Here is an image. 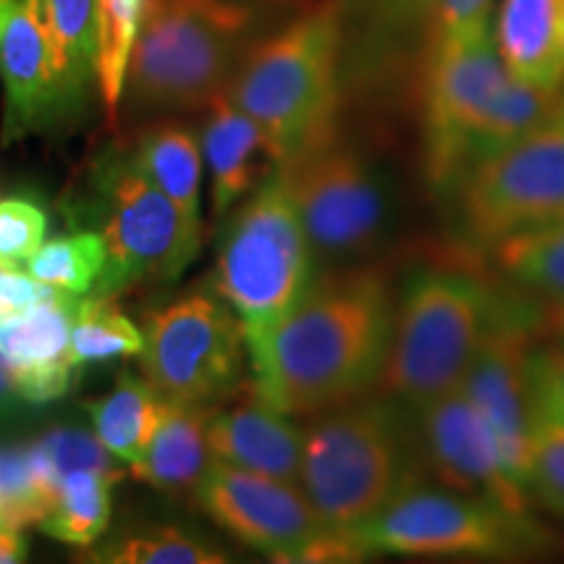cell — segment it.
<instances>
[{
    "mask_svg": "<svg viewBox=\"0 0 564 564\" xmlns=\"http://www.w3.org/2000/svg\"><path fill=\"white\" fill-rule=\"evenodd\" d=\"M131 158L160 192H165L192 220H199L204 158L194 131L178 121L147 126Z\"/></svg>",
    "mask_w": 564,
    "mask_h": 564,
    "instance_id": "7402d4cb",
    "label": "cell"
},
{
    "mask_svg": "<svg viewBox=\"0 0 564 564\" xmlns=\"http://www.w3.org/2000/svg\"><path fill=\"white\" fill-rule=\"evenodd\" d=\"M51 285H42L30 272L19 270L17 262L0 257V324L30 312L34 303L45 299Z\"/></svg>",
    "mask_w": 564,
    "mask_h": 564,
    "instance_id": "d590c367",
    "label": "cell"
},
{
    "mask_svg": "<svg viewBox=\"0 0 564 564\" xmlns=\"http://www.w3.org/2000/svg\"><path fill=\"white\" fill-rule=\"evenodd\" d=\"M91 562L108 564H220L225 554L183 528L160 525L110 541L97 549Z\"/></svg>",
    "mask_w": 564,
    "mask_h": 564,
    "instance_id": "4dcf8cb0",
    "label": "cell"
},
{
    "mask_svg": "<svg viewBox=\"0 0 564 564\" xmlns=\"http://www.w3.org/2000/svg\"><path fill=\"white\" fill-rule=\"evenodd\" d=\"M215 405L175 403L162 398V415L150 447L131 465L133 478L167 497H194L215 465L209 421Z\"/></svg>",
    "mask_w": 564,
    "mask_h": 564,
    "instance_id": "d6986e66",
    "label": "cell"
},
{
    "mask_svg": "<svg viewBox=\"0 0 564 564\" xmlns=\"http://www.w3.org/2000/svg\"><path fill=\"white\" fill-rule=\"evenodd\" d=\"M76 366L70 358H61V361L24 366L11 373L13 384L26 405H47L61 400L68 392L70 379H74Z\"/></svg>",
    "mask_w": 564,
    "mask_h": 564,
    "instance_id": "e575fe53",
    "label": "cell"
},
{
    "mask_svg": "<svg viewBox=\"0 0 564 564\" xmlns=\"http://www.w3.org/2000/svg\"><path fill=\"white\" fill-rule=\"evenodd\" d=\"M405 6H423V3H434V0H403Z\"/></svg>",
    "mask_w": 564,
    "mask_h": 564,
    "instance_id": "b9f144b4",
    "label": "cell"
},
{
    "mask_svg": "<svg viewBox=\"0 0 564 564\" xmlns=\"http://www.w3.org/2000/svg\"><path fill=\"white\" fill-rule=\"evenodd\" d=\"M510 76L491 17L434 40L423 108L426 178L434 192H453L463 178L470 141Z\"/></svg>",
    "mask_w": 564,
    "mask_h": 564,
    "instance_id": "7c38bea8",
    "label": "cell"
},
{
    "mask_svg": "<svg viewBox=\"0 0 564 564\" xmlns=\"http://www.w3.org/2000/svg\"><path fill=\"white\" fill-rule=\"evenodd\" d=\"M552 324H554V329H556V333H560V337L564 340V306H556V312L552 316Z\"/></svg>",
    "mask_w": 564,
    "mask_h": 564,
    "instance_id": "60d3db41",
    "label": "cell"
},
{
    "mask_svg": "<svg viewBox=\"0 0 564 564\" xmlns=\"http://www.w3.org/2000/svg\"><path fill=\"white\" fill-rule=\"evenodd\" d=\"M246 352L241 319L207 288L147 316L141 373L160 398L215 405L241 387Z\"/></svg>",
    "mask_w": 564,
    "mask_h": 564,
    "instance_id": "8fae6325",
    "label": "cell"
},
{
    "mask_svg": "<svg viewBox=\"0 0 564 564\" xmlns=\"http://www.w3.org/2000/svg\"><path fill=\"white\" fill-rule=\"evenodd\" d=\"M108 267V246L95 228L55 236L34 251L26 272L42 285L70 295H87L97 288Z\"/></svg>",
    "mask_w": 564,
    "mask_h": 564,
    "instance_id": "f546056e",
    "label": "cell"
},
{
    "mask_svg": "<svg viewBox=\"0 0 564 564\" xmlns=\"http://www.w3.org/2000/svg\"><path fill=\"white\" fill-rule=\"evenodd\" d=\"M316 278V259L280 167L223 225L212 291L243 324L246 343L270 333Z\"/></svg>",
    "mask_w": 564,
    "mask_h": 564,
    "instance_id": "8992f818",
    "label": "cell"
},
{
    "mask_svg": "<svg viewBox=\"0 0 564 564\" xmlns=\"http://www.w3.org/2000/svg\"><path fill=\"white\" fill-rule=\"evenodd\" d=\"M204 110L202 152L212 178V217L223 220L278 165L267 150L262 129L230 100L228 91Z\"/></svg>",
    "mask_w": 564,
    "mask_h": 564,
    "instance_id": "ac0fdd59",
    "label": "cell"
},
{
    "mask_svg": "<svg viewBox=\"0 0 564 564\" xmlns=\"http://www.w3.org/2000/svg\"><path fill=\"white\" fill-rule=\"evenodd\" d=\"M19 0H0V37H3L6 26H9V21L13 17V11H17Z\"/></svg>",
    "mask_w": 564,
    "mask_h": 564,
    "instance_id": "ab89813d",
    "label": "cell"
},
{
    "mask_svg": "<svg viewBox=\"0 0 564 564\" xmlns=\"http://www.w3.org/2000/svg\"><path fill=\"white\" fill-rule=\"evenodd\" d=\"M26 560V539L17 528L0 525V564H13Z\"/></svg>",
    "mask_w": 564,
    "mask_h": 564,
    "instance_id": "f35d334b",
    "label": "cell"
},
{
    "mask_svg": "<svg viewBox=\"0 0 564 564\" xmlns=\"http://www.w3.org/2000/svg\"><path fill=\"white\" fill-rule=\"evenodd\" d=\"M110 478L95 470H74L63 476L55 502L42 520V533L70 546H91L108 531L112 499Z\"/></svg>",
    "mask_w": 564,
    "mask_h": 564,
    "instance_id": "f1b7e54d",
    "label": "cell"
},
{
    "mask_svg": "<svg viewBox=\"0 0 564 564\" xmlns=\"http://www.w3.org/2000/svg\"><path fill=\"white\" fill-rule=\"evenodd\" d=\"M535 408L564 421V340L531 348L528 358Z\"/></svg>",
    "mask_w": 564,
    "mask_h": 564,
    "instance_id": "836d02e7",
    "label": "cell"
},
{
    "mask_svg": "<svg viewBox=\"0 0 564 564\" xmlns=\"http://www.w3.org/2000/svg\"><path fill=\"white\" fill-rule=\"evenodd\" d=\"M278 167L291 186L316 267H352L382 246L392 196L361 150L333 133Z\"/></svg>",
    "mask_w": 564,
    "mask_h": 564,
    "instance_id": "ba28073f",
    "label": "cell"
},
{
    "mask_svg": "<svg viewBox=\"0 0 564 564\" xmlns=\"http://www.w3.org/2000/svg\"><path fill=\"white\" fill-rule=\"evenodd\" d=\"M3 82V144L26 133L47 131L74 116L82 97L55 66L51 42L32 0H19L0 37Z\"/></svg>",
    "mask_w": 564,
    "mask_h": 564,
    "instance_id": "2e32d148",
    "label": "cell"
},
{
    "mask_svg": "<svg viewBox=\"0 0 564 564\" xmlns=\"http://www.w3.org/2000/svg\"><path fill=\"white\" fill-rule=\"evenodd\" d=\"M533 322L535 316L525 306L510 301L460 384L484 415L510 476L525 491L531 481L533 426L539 413L528 369Z\"/></svg>",
    "mask_w": 564,
    "mask_h": 564,
    "instance_id": "5bb4252c",
    "label": "cell"
},
{
    "mask_svg": "<svg viewBox=\"0 0 564 564\" xmlns=\"http://www.w3.org/2000/svg\"><path fill=\"white\" fill-rule=\"evenodd\" d=\"M257 17L238 0H147L126 91L133 108L199 110L228 91Z\"/></svg>",
    "mask_w": 564,
    "mask_h": 564,
    "instance_id": "5b68a950",
    "label": "cell"
},
{
    "mask_svg": "<svg viewBox=\"0 0 564 564\" xmlns=\"http://www.w3.org/2000/svg\"><path fill=\"white\" fill-rule=\"evenodd\" d=\"M91 429L118 460L133 465L150 447L162 415V398L147 379L129 369L118 373L116 384L102 398L89 400Z\"/></svg>",
    "mask_w": 564,
    "mask_h": 564,
    "instance_id": "44dd1931",
    "label": "cell"
},
{
    "mask_svg": "<svg viewBox=\"0 0 564 564\" xmlns=\"http://www.w3.org/2000/svg\"><path fill=\"white\" fill-rule=\"evenodd\" d=\"M24 408H26V403L21 400V394L17 390V384H13L11 373L0 366V423L13 421L21 411H24Z\"/></svg>",
    "mask_w": 564,
    "mask_h": 564,
    "instance_id": "74e56055",
    "label": "cell"
},
{
    "mask_svg": "<svg viewBox=\"0 0 564 564\" xmlns=\"http://www.w3.org/2000/svg\"><path fill=\"white\" fill-rule=\"evenodd\" d=\"M457 223L474 249L564 217V102L514 144L470 167L453 188Z\"/></svg>",
    "mask_w": 564,
    "mask_h": 564,
    "instance_id": "9c48e42d",
    "label": "cell"
},
{
    "mask_svg": "<svg viewBox=\"0 0 564 564\" xmlns=\"http://www.w3.org/2000/svg\"><path fill=\"white\" fill-rule=\"evenodd\" d=\"M209 447L215 463L299 484L303 429L293 415L259 398L253 382L246 398L212 413Z\"/></svg>",
    "mask_w": 564,
    "mask_h": 564,
    "instance_id": "e0dca14e",
    "label": "cell"
},
{
    "mask_svg": "<svg viewBox=\"0 0 564 564\" xmlns=\"http://www.w3.org/2000/svg\"><path fill=\"white\" fill-rule=\"evenodd\" d=\"M499 53L518 79L535 87L564 84V0H502L494 21Z\"/></svg>",
    "mask_w": 564,
    "mask_h": 564,
    "instance_id": "ffe728a7",
    "label": "cell"
},
{
    "mask_svg": "<svg viewBox=\"0 0 564 564\" xmlns=\"http://www.w3.org/2000/svg\"><path fill=\"white\" fill-rule=\"evenodd\" d=\"M87 217L108 246L95 291L116 295L144 282H167L194 262L202 223L192 220L141 173L131 152H105L89 178Z\"/></svg>",
    "mask_w": 564,
    "mask_h": 564,
    "instance_id": "52a82bcc",
    "label": "cell"
},
{
    "mask_svg": "<svg viewBox=\"0 0 564 564\" xmlns=\"http://www.w3.org/2000/svg\"><path fill=\"white\" fill-rule=\"evenodd\" d=\"M507 306L510 301L470 272L415 270L394 301L390 356L377 390L408 411L457 390Z\"/></svg>",
    "mask_w": 564,
    "mask_h": 564,
    "instance_id": "3957f363",
    "label": "cell"
},
{
    "mask_svg": "<svg viewBox=\"0 0 564 564\" xmlns=\"http://www.w3.org/2000/svg\"><path fill=\"white\" fill-rule=\"evenodd\" d=\"M47 212L34 199L6 196L0 199V257L26 264L45 243Z\"/></svg>",
    "mask_w": 564,
    "mask_h": 564,
    "instance_id": "d6a6232c",
    "label": "cell"
},
{
    "mask_svg": "<svg viewBox=\"0 0 564 564\" xmlns=\"http://www.w3.org/2000/svg\"><path fill=\"white\" fill-rule=\"evenodd\" d=\"M61 76L84 97L95 76L97 0H32Z\"/></svg>",
    "mask_w": 564,
    "mask_h": 564,
    "instance_id": "d4e9b609",
    "label": "cell"
},
{
    "mask_svg": "<svg viewBox=\"0 0 564 564\" xmlns=\"http://www.w3.org/2000/svg\"><path fill=\"white\" fill-rule=\"evenodd\" d=\"M528 491L535 505L564 518V421L541 411L533 426Z\"/></svg>",
    "mask_w": 564,
    "mask_h": 564,
    "instance_id": "1f68e13d",
    "label": "cell"
},
{
    "mask_svg": "<svg viewBox=\"0 0 564 564\" xmlns=\"http://www.w3.org/2000/svg\"><path fill=\"white\" fill-rule=\"evenodd\" d=\"M361 552L411 556H520L541 544V528L484 499L413 481L382 512L350 528Z\"/></svg>",
    "mask_w": 564,
    "mask_h": 564,
    "instance_id": "30bf717a",
    "label": "cell"
},
{
    "mask_svg": "<svg viewBox=\"0 0 564 564\" xmlns=\"http://www.w3.org/2000/svg\"><path fill=\"white\" fill-rule=\"evenodd\" d=\"M26 444H30L34 474L53 502L63 476L74 474V470H95V474L110 478L112 484L123 478L118 457L105 447L100 436L87 432L79 423H55Z\"/></svg>",
    "mask_w": 564,
    "mask_h": 564,
    "instance_id": "484cf974",
    "label": "cell"
},
{
    "mask_svg": "<svg viewBox=\"0 0 564 564\" xmlns=\"http://www.w3.org/2000/svg\"><path fill=\"white\" fill-rule=\"evenodd\" d=\"M340 45V6L324 3L246 51L228 97L262 129L274 165L335 133Z\"/></svg>",
    "mask_w": 564,
    "mask_h": 564,
    "instance_id": "277c9868",
    "label": "cell"
},
{
    "mask_svg": "<svg viewBox=\"0 0 564 564\" xmlns=\"http://www.w3.org/2000/svg\"><path fill=\"white\" fill-rule=\"evenodd\" d=\"M413 413L419 419L415 436L421 453L444 486L535 523L531 494L510 476L484 415L463 387L440 394Z\"/></svg>",
    "mask_w": 564,
    "mask_h": 564,
    "instance_id": "9a60e30c",
    "label": "cell"
},
{
    "mask_svg": "<svg viewBox=\"0 0 564 564\" xmlns=\"http://www.w3.org/2000/svg\"><path fill=\"white\" fill-rule=\"evenodd\" d=\"M79 295L51 288L30 312L0 324V366L13 373L24 366L51 364L68 358L70 322Z\"/></svg>",
    "mask_w": 564,
    "mask_h": 564,
    "instance_id": "603a6c76",
    "label": "cell"
},
{
    "mask_svg": "<svg viewBox=\"0 0 564 564\" xmlns=\"http://www.w3.org/2000/svg\"><path fill=\"white\" fill-rule=\"evenodd\" d=\"M141 350L144 333L121 312V306L112 303V295L95 293L76 301L68 340V358L76 369L141 356Z\"/></svg>",
    "mask_w": 564,
    "mask_h": 564,
    "instance_id": "4316f807",
    "label": "cell"
},
{
    "mask_svg": "<svg viewBox=\"0 0 564 564\" xmlns=\"http://www.w3.org/2000/svg\"><path fill=\"white\" fill-rule=\"evenodd\" d=\"M436 37H447L460 30H468L476 21L491 17V0H434Z\"/></svg>",
    "mask_w": 564,
    "mask_h": 564,
    "instance_id": "8d00e7d4",
    "label": "cell"
},
{
    "mask_svg": "<svg viewBox=\"0 0 564 564\" xmlns=\"http://www.w3.org/2000/svg\"><path fill=\"white\" fill-rule=\"evenodd\" d=\"M394 301L379 267L316 272L291 312L246 343L259 398L288 415H314L377 390L390 356Z\"/></svg>",
    "mask_w": 564,
    "mask_h": 564,
    "instance_id": "6da1fadb",
    "label": "cell"
},
{
    "mask_svg": "<svg viewBox=\"0 0 564 564\" xmlns=\"http://www.w3.org/2000/svg\"><path fill=\"white\" fill-rule=\"evenodd\" d=\"M194 499L225 533L278 562H303L327 531L299 484L215 463Z\"/></svg>",
    "mask_w": 564,
    "mask_h": 564,
    "instance_id": "4fadbf2b",
    "label": "cell"
},
{
    "mask_svg": "<svg viewBox=\"0 0 564 564\" xmlns=\"http://www.w3.org/2000/svg\"><path fill=\"white\" fill-rule=\"evenodd\" d=\"M491 257L514 285L564 306V217L505 238Z\"/></svg>",
    "mask_w": 564,
    "mask_h": 564,
    "instance_id": "cb8c5ba5",
    "label": "cell"
},
{
    "mask_svg": "<svg viewBox=\"0 0 564 564\" xmlns=\"http://www.w3.org/2000/svg\"><path fill=\"white\" fill-rule=\"evenodd\" d=\"M144 11L147 0H97L95 82L110 123L116 121L118 105L123 100L126 76Z\"/></svg>",
    "mask_w": 564,
    "mask_h": 564,
    "instance_id": "83f0119b",
    "label": "cell"
},
{
    "mask_svg": "<svg viewBox=\"0 0 564 564\" xmlns=\"http://www.w3.org/2000/svg\"><path fill=\"white\" fill-rule=\"evenodd\" d=\"M405 411L382 392L364 394L303 426L299 486L324 525H361L419 481Z\"/></svg>",
    "mask_w": 564,
    "mask_h": 564,
    "instance_id": "7a4b0ae2",
    "label": "cell"
}]
</instances>
